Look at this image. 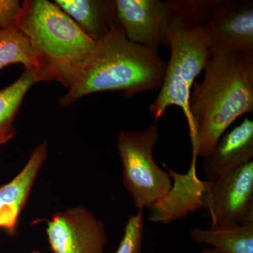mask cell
I'll list each match as a JSON object with an SVG mask.
<instances>
[{"label": "cell", "instance_id": "cell-1", "mask_svg": "<svg viewBox=\"0 0 253 253\" xmlns=\"http://www.w3.org/2000/svg\"><path fill=\"white\" fill-rule=\"evenodd\" d=\"M204 72L190 95L194 158L211 154L228 127L253 111V54L212 53Z\"/></svg>", "mask_w": 253, "mask_h": 253}, {"label": "cell", "instance_id": "cell-2", "mask_svg": "<svg viewBox=\"0 0 253 253\" xmlns=\"http://www.w3.org/2000/svg\"><path fill=\"white\" fill-rule=\"evenodd\" d=\"M167 63L157 50L131 42L121 27L96 41L79 78L59 104L69 107L95 93L122 91L126 97L157 89L162 84Z\"/></svg>", "mask_w": 253, "mask_h": 253}, {"label": "cell", "instance_id": "cell-3", "mask_svg": "<svg viewBox=\"0 0 253 253\" xmlns=\"http://www.w3.org/2000/svg\"><path fill=\"white\" fill-rule=\"evenodd\" d=\"M16 26L36 56L41 83L56 81L70 89L79 78L96 41L54 1H23Z\"/></svg>", "mask_w": 253, "mask_h": 253}, {"label": "cell", "instance_id": "cell-4", "mask_svg": "<svg viewBox=\"0 0 253 253\" xmlns=\"http://www.w3.org/2000/svg\"><path fill=\"white\" fill-rule=\"evenodd\" d=\"M170 57L157 98L149 106L156 123L168 108H181L191 125L189 99L196 78L204 71L211 56L209 41L204 27L189 26L174 16L169 31Z\"/></svg>", "mask_w": 253, "mask_h": 253}, {"label": "cell", "instance_id": "cell-5", "mask_svg": "<svg viewBox=\"0 0 253 253\" xmlns=\"http://www.w3.org/2000/svg\"><path fill=\"white\" fill-rule=\"evenodd\" d=\"M159 139L156 123L141 132L121 131L118 134L123 184L138 211L152 207L166 198L172 188L170 174L154 160V149Z\"/></svg>", "mask_w": 253, "mask_h": 253}, {"label": "cell", "instance_id": "cell-6", "mask_svg": "<svg viewBox=\"0 0 253 253\" xmlns=\"http://www.w3.org/2000/svg\"><path fill=\"white\" fill-rule=\"evenodd\" d=\"M204 203L211 229L253 223V161L217 181H207Z\"/></svg>", "mask_w": 253, "mask_h": 253}, {"label": "cell", "instance_id": "cell-7", "mask_svg": "<svg viewBox=\"0 0 253 253\" xmlns=\"http://www.w3.org/2000/svg\"><path fill=\"white\" fill-rule=\"evenodd\" d=\"M118 25L131 42L155 50L169 49L174 18L169 1L113 0Z\"/></svg>", "mask_w": 253, "mask_h": 253}, {"label": "cell", "instance_id": "cell-8", "mask_svg": "<svg viewBox=\"0 0 253 253\" xmlns=\"http://www.w3.org/2000/svg\"><path fill=\"white\" fill-rule=\"evenodd\" d=\"M46 233L53 253H104L108 241L104 223L83 206L53 214Z\"/></svg>", "mask_w": 253, "mask_h": 253}, {"label": "cell", "instance_id": "cell-9", "mask_svg": "<svg viewBox=\"0 0 253 253\" xmlns=\"http://www.w3.org/2000/svg\"><path fill=\"white\" fill-rule=\"evenodd\" d=\"M204 27L211 54H253V1L220 0Z\"/></svg>", "mask_w": 253, "mask_h": 253}, {"label": "cell", "instance_id": "cell-10", "mask_svg": "<svg viewBox=\"0 0 253 253\" xmlns=\"http://www.w3.org/2000/svg\"><path fill=\"white\" fill-rule=\"evenodd\" d=\"M48 146L46 141L38 144L19 174L7 184L0 186V229L10 236H14L17 231L20 215L47 158Z\"/></svg>", "mask_w": 253, "mask_h": 253}, {"label": "cell", "instance_id": "cell-11", "mask_svg": "<svg viewBox=\"0 0 253 253\" xmlns=\"http://www.w3.org/2000/svg\"><path fill=\"white\" fill-rule=\"evenodd\" d=\"M253 121L246 118L224 134L214 150L204 158L206 181H215L253 161Z\"/></svg>", "mask_w": 253, "mask_h": 253}, {"label": "cell", "instance_id": "cell-12", "mask_svg": "<svg viewBox=\"0 0 253 253\" xmlns=\"http://www.w3.org/2000/svg\"><path fill=\"white\" fill-rule=\"evenodd\" d=\"M54 2L95 41L120 27L113 0H55Z\"/></svg>", "mask_w": 253, "mask_h": 253}, {"label": "cell", "instance_id": "cell-13", "mask_svg": "<svg viewBox=\"0 0 253 253\" xmlns=\"http://www.w3.org/2000/svg\"><path fill=\"white\" fill-rule=\"evenodd\" d=\"M38 83L41 81L37 73L33 70H26L17 81L0 89V146L17 134L15 119L28 91Z\"/></svg>", "mask_w": 253, "mask_h": 253}, {"label": "cell", "instance_id": "cell-14", "mask_svg": "<svg viewBox=\"0 0 253 253\" xmlns=\"http://www.w3.org/2000/svg\"><path fill=\"white\" fill-rule=\"evenodd\" d=\"M191 239L199 244H208L222 253H253V223L229 229L191 231Z\"/></svg>", "mask_w": 253, "mask_h": 253}, {"label": "cell", "instance_id": "cell-15", "mask_svg": "<svg viewBox=\"0 0 253 253\" xmlns=\"http://www.w3.org/2000/svg\"><path fill=\"white\" fill-rule=\"evenodd\" d=\"M20 63L26 70L36 71L37 61L29 42L15 24L0 29V71Z\"/></svg>", "mask_w": 253, "mask_h": 253}, {"label": "cell", "instance_id": "cell-16", "mask_svg": "<svg viewBox=\"0 0 253 253\" xmlns=\"http://www.w3.org/2000/svg\"><path fill=\"white\" fill-rule=\"evenodd\" d=\"M174 16L189 26H204L220 0H170Z\"/></svg>", "mask_w": 253, "mask_h": 253}, {"label": "cell", "instance_id": "cell-17", "mask_svg": "<svg viewBox=\"0 0 253 253\" xmlns=\"http://www.w3.org/2000/svg\"><path fill=\"white\" fill-rule=\"evenodd\" d=\"M144 233V214L143 211H138L126 221L116 253H141Z\"/></svg>", "mask_w": 253, "mask_h": 253}, {"label": "cell", "instance_id": "cell-18", "mask_svg": "<svg viewBox=\"0 0 253 253\" xmlns=\"http://www.w3.org/2000/svg\"><path fill=\"white\" fill-rule=\"evenodd\" d=\"M21 5L18 0H0V29L16 24Z\"/></svg>", "mask_w": 253, "mask_h": 253}, {"label": "cell", "instance_id": "cell-19", "mask_svg": "<svg viewBox=\"0 0 253 253\" xmlns=\"http://www.w3.org/2000/svg\"><path fill=\"white\" fill-rule=\"evenodd\" d=\"M201 253H221L220 251H218V250L214 249V248H212V249H208L206 250H204Z\"/></svg>", "mask_w": 253, "mask_h": 253}, {"label": "cell", "instance_id": "cell-20", "mask_svg": "<svg viewBox=\"0 0 253 253\" xmlns=\"http://www.w3.org/2000/svg\"><path fill=\"white\" fill-rule=\"evenodd\" d=\"M30 253H41L39 251H32V252H31Z\"/></svg>", "mask_w": 253, "mask_h": 253}]
</instances>
